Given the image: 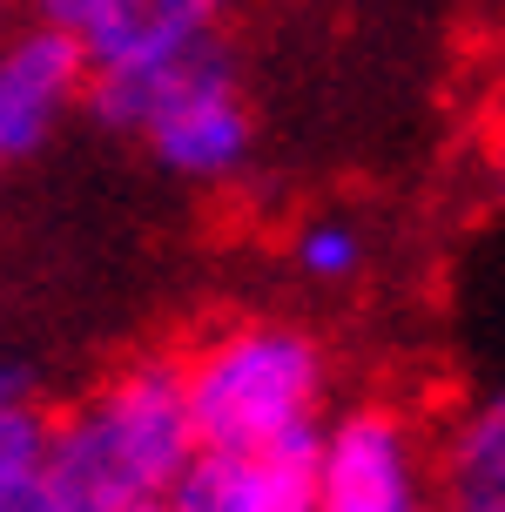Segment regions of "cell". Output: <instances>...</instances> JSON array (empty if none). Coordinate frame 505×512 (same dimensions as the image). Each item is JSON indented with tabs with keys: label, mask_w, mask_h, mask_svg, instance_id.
<instances>
[{
	"label": "cell",
	"mask_w": 505,
	"mask_h": 512,
	"mask_svg": "<svg viewBox=\"0 0 505 512\" xmlns=\"http://www.w3.org/2000/svg\"><path fill=\"white\" fill-rule=\"evenodd\" d=\"M196 452L176 358H135L48 425L41 486L54 512H142L182 486Z\"/></svg>",
	"instance_id": "1"
},
{
	"label": "cell",
	"mask_w": 505,
	"mask_h": 512,
	"mask_svg": "<svg viewBox=\"0 0 505 512\" xmlns=\"http://www.w3.org/2000/svg\"><path fill=\"white\" fill-rule=\"evenodd\" d=\"M202 452H317L330 398L324 344L283 317H236L176 358Z\"/></svg>",
	"instance_id": "2"
},
{
	"label": "cell",
	"mask_w": 505,
	"mask_h": 512,
	"mask_svg": "<svg viewBox=\"0 0 505 512\" xmlns=\"http://www.w3.org/2000/svg\"><path fill=\"white\" fill-rule=\"evenodd\" d=\"M88 102L108 128L135 135L182 182L243 176V162L256 149V115L243 102V81H236L223 34H202L182 54L135 68V75L88 81Z\"/></svg>",
	"instance_id": "3"
},
{
	"label": "cell",
	"mask_w": 505,
	"mask_h": 512,
	"mask_svg": "<svg viewBox=\"0 0 505 512\" xmlns=\"http://www.w3.org/2000/svg\"><path fill=\"white\" fill-rule=\"evenodd\" d=\"M317 512H431V459L391 405H357L317 438Z\"/></svg>",
	"instance_id": "4"
},
{
	"label": "cell",
	"mask_w": 505,
	"mask_h": 512,
	"mask_svg": "<svg viewBox=\"0 0 505 512\" xmlns=\"http://www.w3.org/2000/svg\"><path fill=\"white\" fill-rule=\"evenodd\" d=\"M34 14L81 48L88 81L155 68L216 34V0H34Z\"/></svg>",
	"instance_id": "5"
},
{
	"label": "cell",
	"mask_w": 505,
	"mask_h": 512,
	"mask_svg": "<svg viewBox=\"0 0 505 512\" xmlns=\"http://www.w3.org/2000/svg\"><path fill=\"white\" fill-rule=\"evenodd\" d=\"M81 102H88V61L61 27H48L41 14L0 27V162L34 155Z\"/></svg>",
	"instance_id": "6"
},
{
	"label": "cell",
	"mask_w": 505,
	"mask_h": 512,
	"mask_svg": "<svg viewBox=\"0 0 505 512\" xmlns=\"http://www.w3.org/2000/svg\"><path fill=\"white\" fill-rule=\"evenodd\" d=\"M317 452H196L176 512H317Z\"/></svg>",
	"instance_id": "7"
},
{
	"label": "cell",
	"mask_w": 505,
	"mask_h": 512,
	"mask_svg": "<svg viewBox=\"0 0 505 512\" xmlns=\"http://www.w3.org/2000/svg\"><path fill=\"white\" fill-rule=\"evenodd\" d=\"M431 512H505V398L445 425L431 459Z\"/></svg>",
	"instance_id": "8"
},
{
	"label": "cell",
	"mask_w": 505,
	"mask_h": 512,
	"mask_svg": "<svg viewBox=\"0 0 505 512\" xmlns=\"http://www.w3.org/2000/svg\"><path fill=\"white\" fill-rule=\"evenodd\" d=\"M290 256H297V270L310 283H351L364 270V236L344 216H310L297 230V243H290Z\"/></svg>",
	"instance_id": "9"
},
{
	"label": "cell",
	"mask_w": 505,
	"mask_h": 512,
	"mask_svg": "<svg viewBox=\"0 0 505 512\" xmlns=\"http://www.w3.org/2000/svg\"><path fill=\"white\" fill-rule=\"evenodd\" d=\"M48 425H54V418H41V411H34V398L0 405V486H14V479H41Z\"/></svg>",
	"instance_id": "10"
},
{
	"label": "cell",
	"mask_w": 505,
	"mask_h": 512,
	"mask_svg": "<svg viewBox=\"0 0 505 512\" xmlns=\"http://www.w3.org/2000/svg\"><path fill=\"white\" fill-rule=\"evenodd\" d=\"M0 512H54V499L41 479H14V486H0Z\"/></svg>",
	"instance_id": "11"
},
{
	"label": "cell",
	"mask_w": 505,
	"mask_h": 512,
	"mask_svg": "<svg viewBox=\"0 0 505 512\" xmlns=\"http://www.w3.org/2000/svg\"><path fill=\"white\" fill-rule=\"evenodd\" d=\"M499 176H505V128H499Z\"/></svg>",
	"instance_id": "12"
},
{
	"label": "cell",
	"mask_w": 505,
	"mask_h": 512,
	"mask_svg": "<svg viewBox=\"0 0 505 512\" xmlns=\"http://www.w3.org/2000/svg\"><path fill=\"white\" fill-rule=\"evenodd\" d=\"M142 512H176V506H169V499H162V506H142Z\"/></svg>",
	"instance_id": "13"
},
{
	"label": "cell",
	"mask_w": 505,
	"mask_h": 512,
	"mask_svg": "<svg viewBox=\"0 0 505 512\" xmlns=\"http://www.w3.org/2000/svg\"><path fill=\"white\" fill-rule=\"evenodd\" d=\"M7 7H14V0H0V14H7Z\"/></svg>",
	"instance_id": "14"
},
{
	"label": "cell",
	"mask_w": 505,
	"mask_h": 512,
	"mask_svg": "<svg viewBox=\"0 0 505 512\" xmlns=\"http://www.w3.org/2000/svg\"><path fill=\"white\" fill-rule=\"evenodd\" d=\"M216 7H223V0H216Z\"/></svg>",
	"instance_id": "15"
}]
</instances>
